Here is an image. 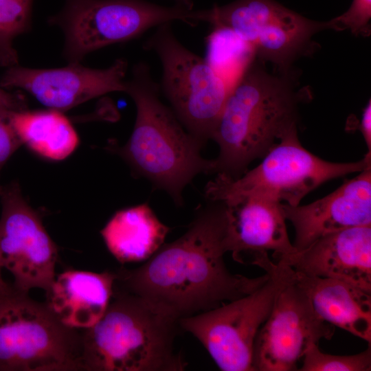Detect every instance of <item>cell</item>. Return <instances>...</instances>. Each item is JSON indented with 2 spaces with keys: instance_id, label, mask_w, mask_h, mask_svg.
<instances>
[{
  "instance_id": "obj_1",
  "label": "cell",
  "mask_w": 371,
  "mask_h": 371,
  "mask_svg": "<svg viewBox=\"0 0 371 371\" xmlns=\"http://www.w3.org/2000/svg\"><path fill=\"white\" fill-rule=\"evenodd\" d=\"M212 203L196 214L184 234L162 245L144 265L116 271L114 286L179 319L247 295L265 283L267 271L248 278L226 267V205Z\"/></svg>"
},
{
  "instance_id": "obj_2",
  "label": "cell",
  "mask_w": 371,
  "mask_h": 371,
  "mask_svg": "<svg viewBox=\"0 0 371 371\" xmlns=\"http://www.w3.org/2000/svg\"><path fill=\"white\" fill-rule=\"evenodd\" d=\"M289 74H270L254 60L232 86L211 139L219 147L214 173L237 179L297 124L302 95Z\"/></svg>"
},
{
  "instance_id": "obj_3",
  "label": "cell",
  "mask_w": 371,
  "mask_h": 371,
  "mask_svg": "<svg viewBox=\"0 0 371 371\" xmlns=\"http://www.w3.org/2000/svg\"><path fill=\"white\" fill-rule=\"evenodd\" d=\"M126 90L136 107L130 138L119 154L138 175L181 203L185 186L200 173H214V159L200 153L203 143L190 133L159 98V86L145 63L135 64Z\"/></svg>"
},
{
  "instance_id": "obj_4",
  "label": "cell",
  "mask_w": 371,
  "mask_h": 371,
  "mask_svg": "<svg viewBox=\"0 0 371 371\" xmlns=\"http://www.w3.org/2000/svg\"><path fill=\"white\" fill-rule=\"evenodd\" d=\"M179 328V319L171 314L113 286L104 315L82 331L84 370H184L187 363L174 351Z\"/></svg>"
},
{
  "instance_id": "obj_5",
  "label": "cell",
  "mask_w": 371,
  "mask_h": 371,
  "mask_svg": "<svg viewBox=\"0 0 371 371\" xmlns=\"http://www.w3.org/2000/svg\"><path fill=\"white\" fill-rule=\"evenodd\" d=\"M371 167V156L355 162L324 160L307 150L293 127L262 157L261 163L237 179L218 173L207 183L205 196L212 202L232 203L247 196H260L297 205L322 183Z\"/></svg>"
},
{
  "instance_id": "obj_6",
  "label": "cell",
  "mask_w": 371,
  "mask_h": 371,
  "mask_svg": "<svg viewBox=\"0 0 371 371\" xmlns=\"http://www.w3.org/2000/svg\"><path fill=\"white\" fill-rule=\"evenodd\" d=\"M85 370L82 337L27 292L0 293V371Z\"/></svg>"
},
{
  "instance_id": "obj_7",
  "label": "cell",
  "mask_w": 371,
  "mask_h": 371,
  "mask_svg": "<svg viewBox=\"0 0 371 371\" xmlns=\"http://www.w3.org/2000/svg\"><path fill=\"white\" fill-rule=\"evenodd\" d=\"M262 269L269 278L253 292L179 319V328L201 343L221 370L254 371L252 356L258 332L276 297L295 275L280 261L271 260Z\"/></svg>"
},
{
  "instance_id": "obj_8",
  "label": "cell",
  "mask_w": 371,
  "mask_h": 371,
  "mask_svg": "<svg viewBox=\"0 0 371 371\" xmlns=\"http://www.w3.org/2000/svg\"><path fill=\"white\" fill-rule=\"evenodd\" d=\"M195 10L179 4L162 6L144 0H65L48 23L61 28L63 55L69 63L88 54L141 36L174 21L194 22Z\"/></svg>"
},
{
  "instance_id": "obj_9",
  "label": "cell",
  "mask_w": 371,
  "mask_h": 371,
  "mask_svg": "<svg viewBox=\"0 0 371 371\" xmlns=\"http://www.w3.org/2000/svg\"><path fill=\"white\" fill-rule=\"evenodd\" d=\"M143 47L161 62L160 87L178 120L203 144L211 139L232 89L229 83L177 39L170 23L156 27Z\"/></svg>"
},
{
  "instance_id": "obj_10",
  "label": "cell",
  "mask_w": 371,
  "mask_h": 371,
  "mask_svg": "<svg viewBox=\"0 0 371 371\" xmlns=\"http://www.w3.org/2000/svg\"><path fill=\"white\" fill-rule=\"evenodd\" d=\"M197 22L232 30L254 50L256 58L269 61L284 74L307 53L312 37L329 29L328 21L304 17L275 0H236L225 5L197 10Z\"/></svg>"
},
{
  "instance_id": "obj_11",
  "label": "cell",
  "mask_w": 371,
  "mask_h": 371,
  "mask_svg": "<svg viewBox=\"0 0 371 371\" xmlns=\"http://www.w3.org/2000/svg\"><path fill=\"white\" fill-rule=\"evenodd\" d=\"M0 262L14 278L13 287L47 293L54 282L58 249L17 182L0 186Z\"/></svg>"
},
{
  "instance_id": "obj_12",
  "label": "cell",
  "mask_w": 371,
  "mask_h": 371,
  "mask_svg": "<svg viewBox=\"0 0 371 371\" xmlns=\"http://www.w3.org/2000/svg\"><path fill=\"white\" fill-rule=\"evenodd\" d=\"M335 326L319 317L296 273L276 297L255 339L254 371L298 370L297 364L312 344L330 340Z\"/></svg>"
},
{
  "instance_id": "obj_13",
  "label": "cell",
  "mask_w": 371,
  "mask_h": 371,
  "mask_svg": "<svg viewBox=\"0 0 371 371\" xmlns=\"http://www.w3.org/2000/svg\"><path fill=\"white\" fill-rule=\"evenodd\" d=\"M127 69L124 58L104 69L89 68L80 63L52 69L16 65L7 68L0 86L23 90L47 109L63 112L111 92L124 93Z\"/></svg>"
},
{
  "instance_id": "obj_14",
  "label": "cell",
  "mask_w": 371,
  "mask_h": 371,
  "mask_svg": "<svg viewBox=\"0 0 371 371\" xmlns=\"http://www.w3.org/2000/svg\"><path fill=\"white\" fill-rule=\"evenodd\" d=\"M273 258L297 273L341 280L371 293V226L330 233Z\"/></svg>"
},
{
  "instance_id": "obj_15",
  "label": "cell",
  "mask_w": 371,
  "mask_h": 371,
  "mask_svg": "<svg viewBox=\"0 0 371 371\" xmlns=\"http://www.w3.org/2000/svg\"><path fill=\"white\" fill-rule=\"evenodd\" d=\"M281 207L285 219L294 227L293 245L296 250L330 233L371 226V167L313 203L295 206L281 203Z\"/></svg>"
},
{
  "instance_id": "obj_16",
  "label": "cell",
  "mask_w": 371,
  "mask_h": 371,
  "mask_svg": "<svg viewBox=\"0 0 371 371\" xmlns=\"http://www.w3.org/2000/svg\"><path fill=\"white\" fill-rule=\"evenodd\" d=\"M281 202L260 196H247L227 209L225 245L233 259L240 264L260 267L272 258L295 248L287 232Z\"/></svg>"
},
{
  "instance_id": "obj_17",
  "label": "cell",
  "mask_w": 371,
  "mask_h": 371,
  "mask_svg": "<svg viewBox=\"0 0 371 371\" xmlns=\"http://www.w3.org/2000/svg\"><path fill=\"white\" fill-rule=\"evenodd\" d=\"M116 273L68 270L55 278L47 304L65 325L86 329L104 315L111 299Z\"/></svg>"
},
{
  "instance_id": "obj_18",
  "label": "cell",
  "mask_w": 371,
  "mask_h": 371,
  "mask_svg": "<svg viewBox=\"0 0 371 371\" xmlns=\"http://www.w3.org/2000/svg\"><path fill=\"white\" fill-rule=\"evenodd\" d=\"M295 273L320 318L371 343V293L341 280Z\"/></svg>"
},
{
  "instance_id": "obj_19",
  "label": "cell",
  "mask_w": 371,
  "mask_h": 371,
  "mask_svg": "<svg viewBox=\"0 0 371 371\" xmlns=\"http://www.w3.org/2000/svg\"><path fill=\"white\" fill-rule=\"evenodd\" d=\"M169 231L148 204L143 203L116 212L100 233L110 253L124 264L148 260Z\"/></svg>"
},
{
  "instance_id": "obj_20",
  "label": "cell",
  "mask_w": 371,
  "mask_h": 371,
  "mask_svg": "<svg viewBox=\"0 0 371 371\" xmlns=\"http://www.w3.org/2000/svg\"><path fill=\"white\" fill-rule=\"evenodd\" d=\"M9 120L22 144L43 157L63 160L78 145L75 128L61 111H11Z\"/></svg>"
},
{
  "instance_id": "obj_21",
  "label": "cell",
  "mask_w": 371,
  "mask_h": 371,
  "mask_svg": "<svg viewBox=\"0 0 371 371\" xmlns=\"http://www.w3.org/2000/svg\"><path fill=\"white\" fill-rule=\"evenodd\" d=\"M211 36L212 67L223 77L224 73L234 74L236 82L256 58L253 49L228 28L215 27Z\"/></svg>"
},
{
  "instance_id": "obj_22",
  "label": "cell",
  "mask_w": 371,
  "mask_h": 371,
  "mask_svg": "<svg viewBox=\"0 0 371 371\" xmlns=\"http://www.w3.org/2000/svg\"><path fill=\"white\" fill-rule=\"evenodd\" d=\"M33 0H0V66L19 65L16 37L30 30Z\"/></svg>"
},
{
  "instance_id": "obj_23",
  "label": "cell",
  "mask_w": 371,
  "mask_h": 371,
  "mask_svg": "<svg viewBox=\"0 0 371 371\" xmlns=\"http://www.w3.org/2000/svg\"><path fill=\"white\" fill-rule=\"evenodd\" d=\"M301 371H370L371 345L352 355H334L322 352L317 344H312L305 352Z\"/></svg>"
},
{
  "instance_id": "obj_24",
  "label": "cell",
  "mask_w": 371,
  "mask_h": 371,
  "mask_svg": "<svg viewBox=\"0 0 371 371\" xmlns=\"http://www.w3.org/2000/svg\"><path fill=\"white\" fill-rule=\"evenodd\" d=\"M371 0H352L348 10L328 21L329 29L350 30L355 36L370 34Z\"/></svg>"
},
{
  "instance_id": "obj_25",
  "label": "cell",
  "mask_w": 371,
  "mask_h": 371,
  "mask_svg": "<svg viewBox=\"0 0 371 371\" xmlns=\"http://www.w3.org/2000/svg\"><path fill=\"white\" fill-rule=\"evenodd\" d=\"M10 111L0 108V174L7 161L22 145L10 124Z\"/></svg>"
},
{
  "instance_id": "obj_26",
  "label": "cell",
  "mask_w": 371,
  "mask_h": 371,
  "mask_svg": "<svg viewBox=\"0 0 371 371\" xmlns=\"http://www.w3.org/2000/svg\"><path fill=\"white\" fill-rule=\"evenodd\" d=\"M0 108L9 111H21L27 109V104L23 95L9 92L0 86Z\"/></svg>"
},
{
  "instance_id": "obj_27",
  "label": "cell",
  "mask_w": 371,
  "mask_h": 371,
  "mask_svg": "<svg viewBox=\"0 0 371 371\" xmlns=\"http://www.w3.org/2000/svg\"><path fill=\"white\" fill-rule=\"evenodd\" d=\"M359 130L361 132L366 142L368 153L371 154V102L369 100L368 104L363 110Z\"/></svg>"
},
{
  "instance_id": "obj_28",
  "label": "cell",
  "mask_w": 371,
  "mask_h": 371,
  "mask_svg": "<svg viewBox=\"0 0 371 371\" xmlns=\"http://www.w3.org/2000/svg\"><path fill=\"white\" fill-rule=\"evenodd\" d=\"M1 269L2 267L0 262V293H4L11 290L12 286H10L9 284H8L3 280L1 272Z\"/></svg>"
},
{
  "instance_id": "obj_29",
  "label": "cell",
  "mask_w": 371,
  "mask_h": 371,
  "mask_svg": "<svg viewBox=\"0 0 371 371\" xmlns=\"http://www.w3.org/2000/svg\"><path fill=\"white\" fill-rule=\"evenodd\" d=\"M175 1V4L181 5L183 6H185L189 9L193 8V1L192 0H174Z\"/></svg>"
}]
</instances>
